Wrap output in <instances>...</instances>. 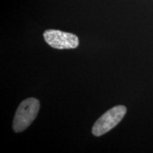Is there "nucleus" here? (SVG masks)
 Returning <instances> with one entry per match:
<instances>
[{
    "instance_id": "nucleus-1",
    "label": "nucleus",
    "mask_w": 153,
    "mask_h": 153,
    "mask_svg": "<svg viewBox=\"0 0 153 153\" xmlns=\"http://www.w3.org/2000/svg\"><path fill=\"white\" fill-rule=\"evenodd\" d=\"M40 109V102L35 98L25 99L21 103L13 121V130L16 133L24 131L33 123Z\"/></svg>"
},
{
    "instance_id": "nucleus-2",
    "label": "nucleus",
    "mask_w": 153,
    "mask_h": 153,
    "mask_svg": "<svg viewBox=\"0 0 153 153\" xmlns=\"http://www.w3.org/2000/svg\"><path fill=\"white\" fill-rule=\"evenodd\" d=\"M126 113L124 106L113 107L102 115L94 124L92 133L95 136H101L114 128L121 121Z\"/></svg>"
},
{
    "instance_id": "nucleus-3",
    "label": "nucleus",
    "mask_w": 153,
    "mask_h": 153,
    "mask_svg": "<svg viewBox=\"0 0 153 153\" xmlns=\"http://www.w3.org/2000/svg\"><path fill=\"white\" fill-rule=\"evenodd\" d=\"M44 39L55 49H74L79 45V39L76 35L59 30L48 29L43 33Z\"/></svg>"
}]
</instances>
